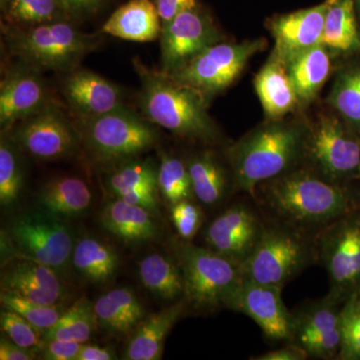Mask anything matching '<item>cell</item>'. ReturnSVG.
I'll use <instances>...</instances> for the list:
<instances>
[{
  "label": "cell",
  "instance_id": "1",
  "mask_svg": "<svg viewBox=\"0 0 360 360\" xmlns=\"http://www.w3.org/2000/svg\"><path fill=\"white\" fill-rule=\"evenodd\" d=\"M259 186V205L271 220L312 236L354 210L341 184L310 170L291 169Z\"/></svg>",
  "mask_w": 360,
  "mask_h": 360
},
{
  "label": "cell",
  "instance_id": "2",
  "mask_svg": "<svg viewBox=\"0 0 360 360\" xmlns=\"http://www.w3.org/2000/svg\"><path fill=\"white\" fill-rule=\"evenodd\" d=\"M307 132L292 123H267L227 148L234 188L255 196L259 184L290 172L304 156Z\"/></svg>",
  "mask_w": 360,
  "mask_h": 360
},
{
  "label": "cell",
  "instance_id": "3",
  "mask_svg": "<svg viewBox=\"0 0 360 360\" xmlns=\"http://www.w3.org/2000/svg\"><path fill=\"white\" fill-rule=\"evenodd\" d=\"M134 65L141 79L139 103L149 122L184 139L205 142L217 139L207 103L198 92L161 71L149 70L139 59Z\"/></svg>",
  "mask_w": 360,
  "mask_h": 360
},
{
  "label": "cell",
  "instance_id": "4",
  "mask_svg": "<svg viewBox=\"0 0 360 360\" xmlns=\"http://www.w3.org/2000/svg\"><path fill=\"white\" fill-rule=\"evenodd\" d=\"M7 49L20 63L40 71L70 73L101 44V35L77 30L70 20L37 25H2Z\"/></svg>",
  "mask_w": 360,
  "mask_h": 360
},
{
  "label": "cell",
  "instance_id": "5",
  "mask_svg": "<svg viewBox=\"0 0 360 360\" xmlns=\"http://www.w3.org/2000/svg\"><path fill=\"white\" fill-rule=\"evenodd\" d=\"M316 260L315 236L272 220L240 270L243 278L283 288Z\"/></svg>",
  "mask_w": 360,
  "mask_h": 360
},
{
  "label": "cell",
  "instance_id": "6",
  "mask_svg": "<svg viewBox=\"0 0 360 360\" xmlns=\"http://www.w3.org/2000/svg\"><path fill=\"white\" fill-rule=\"evenodd\" d=\"M184 281L187 309L212 312L224 307L229 296L243 279L240 267L210 248L191 241L172 243Z\"/></svg>",
  "mask_w": 360,
  "mask_h": 360
},
{
  "label": "cell",
  "instance_id": "7",
  "mask_svg": "<svg viewBox=\"0 0 360 360\" xmlns=\"http://www.w3.org/2000/svg\"><path fill=\"white\" fill-rule=\"evenodd\" d=\"M77 129L80 141L101 162L120 163L137 158L158 141L153 123L125 106L105 115L78 118Z\"/></svg>",
  "mask_w": 360,
  "mask_h": 360
},
{
  "label": "cell",
  "instance_id": "8",
  "mask_svg": "<svg viewBox=\"0 0 360 360\" xmlns=\"http://www.w3.org/2000/svg\"><path fill=\"white\" fill-rule=\"evenodd\" d=\"M315 241L330 281L329 293L345 302L360 290V212L352 210L328 224Z\"/></svg>",
  "mask_w": 360,
  "mask_h": 360
},
{
  "label": "cell",
  "instance_id": "9",
  "mask_svg": "<svg viewBox=\"0 0 360 360\" xmlns=\"http://www.w3.org/2000/svg\"><path fill=\"white\" fill-rule=\"evenodd\" d=\"M264 46V39L238 44L219 42L196 54L168 77L195 90L208 103L215 94L227 89L239 77L251 56Z\"/></svg>",
  "mask_w": 360,
  "mask_h": 360
},
{
  "label": "cell",
  "instance_id": "10",
  "mask_svg": "<svg viewBox=\"0 0 360 360\" xmlns=\"http://www.w3.org/2000/svg\"><path fill=\"white\" fill-rule=\"evenodd\" d=\"M7 236L16 255L58 270L72 257V234L60 217L46 210L18 215L9 224Z\"/></svg>",
  "mask_w": 360,
  "mask_h": 360
},
{
  "label": "cell",
  "instance_id": "11",
  "mask_svg": "<svg viewBox=\"0 0 360 360\" xmlns=\"http://www.w3.org/2000/svg\"><path fill=\"white\" fill-rule=\"evenodd\" d=\"M304 156L316 174L340 184L359 174L360 137L345 122L333 116H321L307 132Z\"/></svg>",
  "mask_w": 360,
  "mask_h": 360
},
{
  "label": "cell",
  "instance_id": "12",
  "mask_svg": "<svg viewBox=\"0 0 360 360\" xmlns=\"http://www.w3.org/2000/svg\"><path fill=\"white\" fill-rule=\"evenodd\" d=\"M11 135L21 150L40 160H61L72 155L80 142L77 127L51 103L16 123Z\"/></svg>",
  "mask_w": 360,
  "mask_h": 360
},
{
  "label": "cell",
  "instance_id": "13",
  "mask_svg": "<svg viewBox=\"0 0 360 360\" xmlns=\"http://www.w3.org/2000/svg\"><path fill=\"white\" fill-rule=\"evenodd\" d=\"M221 41L208 14L196 6L162 25L160 34L161 72L172 75L196 54Z\"/></svg>",
  "mask_w": 360,
  "mask_h": 360
},
{
  "label": "cell",
  "instance_id": "14",
  "mask_svg": "<svg viewBox=\"0 0 360 360\" xmlns=\"http://www.w3.org/2000/svg\"><path fill=\"white\" fill-rule=\"evenodd\" d=\"M283 288L241 279L225 302L224 307L250 317L271 341L290 342L293 314L283 303Z\"/></svg>",
  "mask_w": 360,
  "mask_h": 360
},
{
  "label": "cell",
  "instance_id": "15",
  "mask_svg": "<svg viewBox=\"0 0 360 360\" xmlns=\"http://www.w3.org/2000/svg\"><path fill=\"white\" fill-rule=\"evenodd\" d=\"M340 300L329 295L293 314L290 342L314 359H338L341 345Z\"/></svg>",
  "mask_w": 360,
  "mask_h": 360
},
{
  "label": "cell",
  "instance_id": "16",
  "mask_svg": "<svg viewBox=\"0 0 360 360\" xmlns=\"http://www.w3.org/2000/svg\"><path fill=\"white\" fill-rule=\"evenodd\" d=\"M265 222L248 203H236L220 213L205 231L206 248L241 267L257 246Z\"/></svg>",
  "mask_w": 360,
  "mask_h": 360
},
{
  "label": "cell",
  "instance_id": "17",
  "mask_svg": "<svg viewBox=\"0 0 360 360\" xmlns=\"http://www.w3.org/2000/svg\"><path fill=\"white\" fill-rule=\"evenodd\" d=\"M42 71L18 63L4 73L0 82V125L2 130L39 112L49 105V90Z\"/></svg>",
  "mask_w": 360,
  "mask_h": 360
},
{
  "label": "cell",
  "instance_id": "18",
  "mask_svg": "<svg viewBox=\"0 0 360 360\" xmlns=\"http://www.w3.org/2000/svg\"><path fill=\"white\" fill-rule=\"evenodd\" d=\"M331 0L321 6L279 16L270 23L276 40L274 54L284 65L302 52L321 44L326 13Z\"/></svg>",
  "mask_w": 360,
  "mask_h": 360
},
{
  "label": "cell",
  "instance_id": "19",
  "mask_svg": "<svg viewBox=\"0 0 360 360\" xmlns=\"http://www.w3.org/2000/svg\"><path fill=\"white\" fill-rule=\"evenodd\" d=\"M1 291L40 304H58L65 296L56 270L22 257L13 258L2 270Z\"/></svg>",
  "mask_w": 360,
  "mask_h": 360
},
{
  "label": "cell",
  "instance_id": "20",
  "mask_svg": "<svg viewBox=\"0 0 360 360\" xmlns=\"http://www.w3.org/2000/svg\"><path fill=\"white\" fill-rule=\"evenodd\" d=\"M63 94L78 118L94 117L122 108V91L117 85L94 71L68 73Z\"/></svg>",
  "mask_w": 360,
  "mask_h": 360
},
{
  "label": "cell",
  "instance_id": "21",
  "mask_svg": "<svg viewBox=\"0 0 360 360\" xmlns=\"http://www.w3.org/2000/svg\"><path fill=\"white\" fill-rule=\"evenodd\" d=\"M108 186L115 198L155 215L160 212L158 167L150 160L134 158L120 162L108 177Z\"/></svg>",
  "mask_w": 360,
  "mask_h": 360
},
{
  "label": "cell",
  "instance_id": "22",
  "mask_svg": "<svg viewBox=\"0 0 360 360\" xmlns=\"http://www.w3.org/2000/svg\"><path fill=\"white\" fill-rule=\"evenodd\" d=\"M187 309L184 298L160 311L144 317L132 331L123 359L127 360L161 359L165 340L174 324Z\"/></svg>",
  "mask_w": 360,
  "mask_h": 360
},
{
  "label": "cell",
  "instance_id": "23",
  "mask_svg": "<svg viewBox=\"0 0 360 360\" xmlns=\"http://www.w3.org/2000/svg\"><path fill=\"white\" fill-rule=\"evenodd\" d=\"M162 23L153 0H129L111 14L103 32L135 42L153 41L160 37Z\"/></svg>",
  "mask_w": 360,
  "mask_h": 360
},
{
  "label": "cell",
  "instance_id": "24",
  "mask_svg": "<svg viewBox=\"0 0 360 360\" xmlns=\"http://www.w3.org/2000/svg\"><path fill=\"white\" fill-rule=\"evenodd\" d=\"M255 86L265 115L272 122L295 110L300 101L285 65L274 53L255 77Z\"/></svg>",
  "mask_w": 360,
  "mask_h": 360
},
{
  "label": "cell",
  "instance_id": "25",
  "mask_svg": "<svg viewBox=\"0 0 360 360\" xmlns=\"http://www.w3.org/2000/svg\"><path fill=\"white\" fill-rule=\"evenodd\" d=\"M97 328L115 335H129L146 317V310L134 291L118 288L99 296L94 303Z\"/></svg>",
  "mask_w": 360,
  "mask_h": 360
},
{
  "label": "cell",
  "instance_id": "26",
  "mask_svg": "<svg viewBox=\"0 0 360 360\" xmlns=\"http://www.w3.org/2000/svg\"><path fill=\"white\" fill-rule=\"evenodd\" d=\"M101 222L105 231L129 243L151 240L158 234L155 214L117 198L104 206Z\"/></svg>",
  "mask_w": 360,
  "mask_h": 360
},
{
  "label": "cell",
  "instance_id": "27",
  "mask_svg": "<svg viewBox=\"0 0 360 360\" xmlns=\"http://www.w3.org/2000/svg\"><path fill=\"white\" fill-rule=\"evenodd\" d=\"M92 193L84 180L65 176L49 180L40 188L42 208L58 217H77L86 212Z\"/></svg>",
  "mask_w": 360,
  "mask_h": 360
},
{
  "label": "cell",
  "instance_id": "28",
  "mask_svg": "<svg viewBox=\"0 0 360 360\" xmlns=\"http://www.w3.org/2000/svg\"><path fill=\"white\" fill-rule=\"evenodd\" d=\"M285 66L298 99L309 103L328 79L331 63L328 49L319 44L298 54Z\"/></svg>",
  "mask_w": 360,
  "mask_h": 360
},
{
  "label": "cell",
  "instance_id": "29",
  "mask_svg": "<svg viewBox=\"0 0 360 360\" xmlns=\"http://www.w3.org/2000/svg\"><path fill=\"white\" fill-rule=\"evenodd\" d=\"M142 285L165 302L184 298V281L176 259L160 253H151L139 262Z\"/></svg>",
  "mask_w": 360,
  "mask_h": 360
},
{
  "label": "cell",
  "instance_id": "30",
  "mask_svg": "<svg viewBox=\"0 0 360 360\" xmlns=\"http://www.w3.org/2000/svg\"><path fill=\"white\" fill-rule=\"evenodd\" d=\"M193 195L207 206L219 205L229 189V179L224 167L212 153H201L186 161Z\"/></svg>",
  "mask_w": 360,
  "mask_h": 360
},
{
  "label": "cell",
  "instance_id": "31",
  "mask_svg": "<svg viewBox=\"0 0 360 360\" xmlns=\"http://www.w3.org/2000/svg\"><path fill=\"white\" fill-rule=\"evenodd\" d=\"M321 44L342 53L360 51V33L355 18L354 0H331Z\"/></svg>",
  "mask_w": 360,
  "mask_h": 360
},
{
  "label": "cell",
  "instance_id": "32",
  "mask_svg": "<svg viewBox=\"0 0 360 360\" xmlns=\"http://www.w3.org/2000/svg\"><path fill=\"white\" fill-rule=\"evenodd\" d=\"M75 269L92 283L110 281L120 264V258L112 248L94 238H82L73 248L71 257Z\"/></svg>",
  "mask_w": 360,
  "mask_h": 360
},
{
  "label": "cell",
  "instance_id": "33",
  "mask_svg": "<svg viewBox=\"0 0 360 360\" xmlns=\"http://www.w3.org/2000/svg\"><path fill=\"white\" fill-rule=\"evenodd\" d=\"M328 103L360 137V65L348 66L338 73Z\"/></svg>",
  "mask_w": 360,
  "mask_h": 360
},
{
  "label": "cell",
  "instance_id": "34",
  "mask_svg": "<svg viewBox=\"0 0 360 360\" xmlns=\"http://www.w3.org/2000/svg\"><path fill=\"white\" fill-rule=\"evenodd\" d=\"M97 322L94 307L85 296L65 310L52 328L44 333L45 342L51 340L77 341L84 343L96 333Z\"/></svg>",
  "mask_w": 360,
  "mask_h": 360
},
{
  "label": "cell",
  "instance_id": "35",
  "mask_svg": "<svg viewBox=\"0 0 360 360\" xmlns=\"http://www.w3.org/2000/svg\"><path fill=\"white\" fill-rule=\"evenodd\" d=\"M4 14L7 25L20 26L73 18L60 0H11Z\"/></svg>",
  "mask_w": 360,
  "mask_h": 360
},
{
  "label": "cell",
  "instance_id": "36",
  "mask_svg": "<svg viewBox=\"0 0 360 360\" xmlns=\"http://www.w3.org/2000/svg\"><path fill=\"white\" fill-rule=\"evenodd\" d=\"M18 144L8 130H2L0 141V203L8 207L20 198L25 174L18 153Z\"/></svg>",
  "mask_w": 360,
  "mask_h": 360
},
{
  "label": "cell",
  "instance_id": "37",
  "mask_svg": "<svg viewBox=\"0 0 360 360\" xmlns=\"http://www.w3.org/2000/svg\"><path fill=\"white\" fill-rule=\"evenodd\" d=\"M158 165L160 195L168 205L193 200V186L186 162L176 156L161 153Z\"/></svg>",
  "mask_w": 360,
  "mask_h": 360
},
{
  "label": "cell",
  "instance_id": "38",
  "mask_svg": "<svg viewBox=\"0 0 360 360\" xmlns=\"http://www.w3.org/2000/svg\"><path fill=\"white\" fill-rule=\"evenodd\" d=\"M0 300L4 309L18 312L44 333L52 328L65 312V307L60 303L52 305L40 304L2 291Z\"/></svg>",
  "mask_w": 360,
  "mask_h": 360
},
{
  "label": "cell",
  "instance_id": "39",
  "mask_svg": "<svg viewBox=\"0 0 360 360\" xmlns=\"http://www.w3.org/2000/svg\"><path fill=\"white\" fill-rule=\"evenodd\" d=\"M341 345L338 359H360V298L348 296L340 310Z\"/></svg>",
  "mask_w": 360,
  "mask_h": 360
},
{
  "label": "cell",
  "instance_id": "40",
  "mask_svg": "<svg viewBox=\"0 0 360 360\" xmlns=\"http://www.w3.org/2000/svg\"><path fill=\"white\" fill-rule=\"evenodd\" d=\"M0 328L8 340L21 347L33 352H42L45 345L44 331L35 328L25 317L13 310L2 307Z\"/></svg>",
  "mask_w": 360,
  "mask_h": 360
},
{
  "label": "cell",
  "instance_id": "41",
  "mask_svg": "<svg viewBox=\"0 0 360 360\" xmlns=\"http://www.w3.org/2000/svg\"><path fill=\"white\" fill-rule=\"evenodd\" d=\"M170 219L180 239L191 241L201 229L203 213L193 200H182L170 205Z\"/></svg>",
  "mask_w": 360,
  "mask_h": 360
},
{
  "label": "cell",
  "instance_id": "42",
  "mask_svg": "<svg viewBox=\"0 0 360 360\" xmlns=\"http://www.w3.org/2000/svg\"><path fill=\"white\" fill-rule=\"evenodd\" d=\"M84 343L77 341L51 340L42 349V359L46 360H75Z\"/></svg>",
  "mask_w": 360,
  "mask_h": 360
},
{
  "label": "cell",
  "instance_id": "43",
  "mask_svg": "<svg viewBox=\"0 0 360 360\" xmlns=\"http://www.w3.org/2000/svg\"><path fill=\"white\" fill-rule=\"evenodd\" d=\"M162 25L174 20L175 16L187 9L198 6L196 0H153Z\"/></svg>",
  "mask_w": 360,
  "mask_h": 360
},
{
  "label": "cell",
  "instance_id": "44",
  "mask_svg": "<svg viewBox=\"0 0 360 360\" xmlns=\"http://www.w3.org/2000/svg\"><path fill=\"white\" fill-rule=\"evenodd\" d=\"M303 348L290 342L286 347L250 357L251 360H305L309 359Z\"/></svg>",
  "mask_w": 360,
  "mask_h": 360
},
{
  "label": "cell",
  "instance_id": "45",
  "mask_svg": "<svg viewBox=\"0 0 360 360\" xmlns=\"http://www.w3.org/2000/svg\"><path fill=\"white\" fill-rule=\"evenodd\" d=\"M37 359V352L21 347L6 338L0 340V359L1 360H32Z\"/></svg>",
  "mask_w": 360,
  "mask_h": 360
},
{
  "label": "cell",
  "instance_id": "46",
  "mask_svg": "<svg viewBox=\"0 0 360 360\" xmlns=\"http://www.w3.org/2000/svg\"><path fill=\"white\" fill-rule=\"evenodd\" d=\"M73 18L86 15L96 11L104 0H60Z\"/></svg>",
  "mask_w": 360,
  "mask_h": 360
},
{
  "label": "cell",
  "instance_id": "47",
  "mask_svg": "<svg viewBox=\"0 0 360 360\" xmlns=\"http://www.w3.org/2000/svg\"><path fill=\"white\" fill-rule=\"evenodd\" d=\"M116 359L112 348L82 345L75 360H112Z\"/></svg>",
  "mask_w": 360,
  "mask_h": 360
},
{
  "label": "cell",
  "instance_id": "48",
  "mask_svg": "<svg viewBox=\"0 0 360 360\" xmlns=\"http://www.w3.org/2000/svg\"><path fill=\"white\" fill-rule=\"evenodd\" d=\"M11 1V0H0V7H1L2 13L6 11L7 6H8L9 2Z\"/></svg>",
  "mask_w": 360,
  "mask_h": 360
},
{
  "label": "cell",
  "instance_id": "49",
  "mask_svg": "<svg viewBox=\"0 0 360 360\" xmlns=\"http://www.w3.org/2000/svg\"><path fill=\"white\" fill-rule=\"evenodd\" d=\"M355 9H356L357 13H359V15L360 18V0H354Z\"/></svg>",
  "mask_w": 360,
  "mask_h": 360
},
{
  "label": "cell",
  "instance_id": "50",
  "mask_svg": "<svg viewBox=\"0 0 360 360\" xmlns=\"http://www.w3.org/2000/svg\"><path fill=\"white\" fill-rule=\"evenodd\" d=\"M357 293H359V298H360V290L359 291H357Z\"/></svg>",
  "mask_w": 360,
  "mask_h": 360
},
{
  "label": "cell",
  "instance_id": "51",
  "mask_svg": "<svg viewBox=\"0 0 360 360\" xmlns=\"http://www.w3.org/2000/svg\"><path fill=\"white\" fill-rule=\"evenodd\" d=\"M359 175H360V168H359Z\"/></svg>",
  "mask_w": 360,
  "mask_h": 360
}]
</instances>
